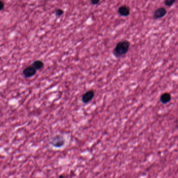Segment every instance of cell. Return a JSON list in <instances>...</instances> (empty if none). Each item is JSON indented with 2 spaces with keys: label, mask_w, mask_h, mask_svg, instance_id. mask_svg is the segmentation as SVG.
<instances>
[{
  "label": "cell",
  "mask_w": 178,
  "mask_h": 178,
  "mask_svg": "<svg viewBox=\"0 0 178 178\" xmlns=\"http://www.w3.org/2000/svg\"><path fill=\"white\" fill-rule=\"evenodd\" d=\"M65 142V139L63 135L55 134L50 138L49 143L54 148L60 149L64 146Z\"/></svg>",
  "instance_id": "7a4b0ae2"
},
{
  "label": "cell",
  "mask_w": 178,
  "mask_h": 178,
  "mask_svg": "<svg viewBox=\"0 0 178 178\" xmlns=\"http://www.w3.org/2000/svg\"><path fill=\"white\" fill-rule=\"evenodd\" d=\"M175 2H176L175 0H166L164 1V4L165 5L168 6V7H170L173 6Z\"/></svg>",
  "instance_id": "9c48e42d"
},
{
  "label": "cell",
  "mask_w": 178,
  "mask_h": 178,
  "mask_svg": "<svg viewBox=\"0 0 178 178\" xmlns=\"http://www.w3.org/2000/svg\"><path fill=\"white\" fill-rule=\"evenodd\" d=\"M94 96V91L92 89H90L82 95L81 101L84 103L87 104L89 103L93 99Z\"/></svg>",
  "instance_id": "3957f363"
},
{
  "label": "cell",
  "mask_w": 178,
  "mask_h": 178,
  "mask_svg": "<svg viewBox=\"0 0 178 178\" xmlns=\"http://www.w3.org/2000/svg\"><path fill=\"white\" fill-rule=\"evenodd\" d=\"M54 13L55 15L58 17L62 16V15L64 14V11L61 8H57L54 11Z\"/></svg>",
  "instance_id": "30bf717a"
},
{
  "label": "cell",
  "mask_w": 178,
  "mask_h": 178,
  "mask_svg": "<svg viewBox=\"0 0 178 178\" xmlns=\"http://www.w3.org/2000/svg\"><path fill=\"white\" fill-rule=\"evenodd\" d=\"M167 13V10L165 8H159L156 9L153 13V18L154 19H157L161 18L164 17Z\"/></svg>",
  "instance_id": "5b68a950"
},
{
  "label": "cell",
  "mask_w": 178,
  "mask_h": 178,
  "mask_svg": "<svg viewBox=\"0 0 178 178\" xmlns=\"http://www.w3.org/2000/svg\"><path fill=\"white\" fill-rule=\"evenodd\" d=\"M171 99V96L169 92H164L161 94L160 97V100L163 104H166L169 103Z\"/></svg>",
  "instance_id": "52a82bcc"
},
{
  "label": "cell",
  "mask_w": 178,
  "mask_h": 178,
  "mask_svg": "<svg viewBox=\"0 0 178 178\" xmlns=\"http://www.w3.org/2000/svg\"><path fill=\"white\" fill-rule=\"evenodd\" d=\"M0 4H1V6H0V10L2 11V10H3L4 8V3L2 1H0Z\"/></svg>",
  "instance_id": "7c38bea8"
},
{
  "label": "cell",
  "mask_w": 178,
  "mask_h": 178,
  "mask_svg": "<svg viewBox=\"0 0 178 178\" xmlns=\"http://www.w3.org/2000/svg\"><path fill=\"white\" fill-rule=\"evenodd\" d=\"M31 65L35 68L37 70H39L44 66V63L41 60H37L32 63Z\"/></svg>",
  "instance_id": "ba28073f"
},
{
  "label": "cell",
  "mask_w": 178,
  "mask_h": 178,
  "mask_svg": "<svg viewBox=\"0 0 178 178\" xmlns=\"http://www.w3.org/2000/svg\"><path fill=\"white\" fill-rule=\"evenodd\" d=\"M131 10L128 6L122 5L119 7L118 10V12L120 16L127 17L129 16L130 14Z\"/></svg>",
  "instance_id": "8992f818"
},
{
  "label": "cell",
  "mask_w": 178,
  "mask_h": 178,
  "mask_svg": "<svg viewBox=\"0 0 178 178\" xmlns=\"http://www.w3.org/2000/svg\"><path fill=\"white\" fill-rule=\"evenodd\" d=\"M58 178H65V177L64 175H60Z\"/></svg>",
  "instance_id": "4fadbf2b"
},
{
  "label": "cell",
  "mask_w": 178,
  "mask_h": 178,
  "mask_svg": "<svg viewBox=\"0 0 178 178\" xmlns=\"http://www.w3.org/2000/svg\"><path fill=\"white\" fill-rule=\"evenodd\" d=\"M99 2H100V1L99 0H92V1H90V3L92 5H96Z\"/></svg>",
  "instance_id": "8fae6325"
},
{
  "label": "cell",
  "mask_w": 178,
  "mask_h": 178,
  "mask_svg": "<svg viewBox=\"0 0 178 178\" xmlns=\"http://www.w3.org/2000/svg\"><path fill=\"white\" fill-rule=\"evenodd\" d=\"M131 46L129 41L122 40L116 44L113 50V54L116 58H120L127 54Z\"/></svg>",
  "instance_id": "6da1fadb"
},
{
  "label": "cell",
  "mask_w": 178,
  "mask_h": 178,
  "mask_svg": "<svg viewBox=\"0 0 178 178\" xmlns=\"http://www.w3.org/2000/svg\"><path fill=\"white\" fill-rule=\"evenodd\" d=\"M37 70L32 65L28 66L23 71V74L26 78H30L35 75Z\"/></svg>",
  "instance_id": "277c9868"
}]
</instances>
